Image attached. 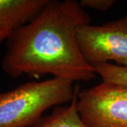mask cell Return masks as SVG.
<instances>
[{"instance_id":"1","label":"cell","mask_w":127,"mask_h":127,"mask_svg":"<svg viewBox=\"0 0 127 127\" xmlns=\"http://www.w3.org/2000/svg\"><path fill=\"white\" fill-rule=\"evenodd\" d=\"M90 22L76 1L48 0L32 21L11 33L1 68L13 78L50 74L73 83L94 79L97 74L83 58L77 40L79 26Z\"/></svg>"},{"instance_id":"2","label":"cell","mask_w":127,"mask_h":127,"mask_svg":"<svg viewBox=\"0 0 127 127\" xmlns=\"http://www.w3.org/2000/svg\"><path fill=\"white\" fill-rule=\"evenodd\" d=\"M77 88L72 81L52 78L0 93V127H33L47 109L71 102Z\"/></svg>"},{"instance_id":"3","label":"cell","mask_w":127,"mask_h":127,"mask_svg":"<svg viewBox=\"0 0 127 127\" xmlns=\"http://www.w3.org/2000/svg\"><path fill=\"white\" fill-rule=\"evenodd\" d=\"M76 107L88 127H127V86L102 81L79 90Z\"/></svg>"},{"instance_id":"4","label":"cell","mask_w":127,"mask_h":127,"mask_svg":"<svg viewBox=\"0 0 127 127\" xmlns=\"http://www.w3.org/2000/svg\"><path fill=\"white\" fill-rule=\"evenodd\" d=\"M77 40L83 58L91 66L112 61L127 66V15L102 25H82Z\"/></svg>"},{"instance_id":"5","label":"cell","mask_w":127,"mask_h":127,"mask_svg":"<svg viewBox=\"0 0 127 127\" xmlns=\"http://www.w3.org/2000/svg\"><path fill=\"white\" fill-rule=\"evenodd\" d=\"M48 0H0V30L16 29L29 23Z\"/></svg>"},{"instance_id":"6","label":"cell","mask_w":127,"mask_h":127,"mask_svg":"<svg viewBox=\"0 0 127 127\" xmlns=\"http://www.w3.org/2000/svg\"><path fill=\"white\" fill-rule=\"evenodd\" d=\"M79 90L78 87L68 106L55 107L52 113L43 117L33 127H88L78 112L76 103Z\"/></svg>"},{"instance_id":"7","label":"cell","mask_w":127,"mask_h":127,"mask_svg":"<svg viewBox=\"0 0 127 127\" xmlns=\"http://www.w3.org/2000/svg\"><path fill=\"white\" fill-rule=\"evenodd\" d=\"M96 74L102 81L127 86V66H121L111 63L100 64L93 66Z\"/></svg>"},{"instance_id":"8","label":"cell","mask_w":127,"mask_h":127,"mask_svg":"<svg viewBox=\"0 0 127 127\" xmlns=\"http://www.w3.org/2000/svg\"><path fill=\"white\" fill-rule=\"evenodd\" d=\"M80 6L83 9H95L97 11H107L115 3L114 0H81L79 2Z\"/></svg>"},{"instance_id":"9","label":"cell","mask_w":127,"mask_h":127,"mask_svg":"<svg viewBox=\"0 0 127 127\" xmlns=\"http://www.w3.org/2000/svg\"><path fill=\"white\" fill-rule=\"evenodd\" d=\"M13 31L14 29L12 28H3L0 30V43L2 41L7 40Z\"/></svg>"}]
</instances>
